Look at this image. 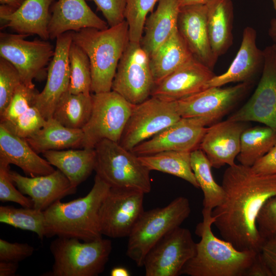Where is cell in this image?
Masks as SVG:
<instances>
[{
  "instance_id": "cell-28",
  "label": "cell",
  "mask_w": 276,
  "mask_h": 276,
  "mask_svg": "<svg viewBox=\"0 0 276 276\" xmlns=\"http://www.w3.org/2000/svg\"><path fill=\"white\" fill-rule=\"evenodd\" d=\"M45 159L61 171L74 187L85 181L95 170V149L49 150L42 153Z\"/></svg>"
},
{
  "instance_id": "cell-19",
  "label": "cell",
  "mask_w": 276,
  "mask_h": 276,
  "mask_svg": "<svg viewBox=\"0 0 276 276\" xmlns=\"http://www.w3.org/2000/svg\"><path fill=\"white\" fill-rule=\"evenodd\" d=\"M245 122L228 119L208 127L199 148L206 155L212 167L220 168L235 164L240 148V138L246 128Z\"/></svg>"
},
{
  "instance_id": "cell-43",
  "label": "cell",
  "mask_w": 276,
  "mask_h": 276,
  "mask_svg": "<svg viewBox=\"0 0 276 276\" xmlns=\"http://www.w3.org/2000/svg\"><path fill=\"white\" fill-rule=\"evenodd\" d=\"M102 12L109 27L116 26L125 20L126 0H89Z\"/></svg>"
},
{
  "instance_id": "cell-20",
  "label": "cell",
  "mask_w": 276,
  "mask_h": 276,
  "mask_svg": "<svg viewBox=\"0 0 276 276\" xmlns=\"http://www.w3.org/2000/svg\"><path fill=\"white\" fill-rule=\"evenodd\" d=\"M9 174L17 189L29 196L33 208L39 211H44L56 201L77 191V188L58 169L49 174L35 177L24 176L10 170Z\"/></svg>"
},
{
  "instance_id": "cell-16",
  "label": "cell",
  "mask_w": 276,
  "mask_h": 276,
  "mask_svg": "<svg viewBox=\"0 0 276 276\" xmlns=\"http://www.w3.org/2000/svg\"><path fill=\"white\" fill-rule=\"evenodd\" d=\"M72 32L56 38L54 54L48 66L45 85L35 97L34 106L46 120L53 118L57 103L68 91L70 81L68 53L73 42Z\"/></svg>"
},
{
  "instance_id": "cell-44",
  "label": "cell",
  "mask_w": 276,
  "mask_h": 276,
  "mask_svg": "<svg viewBox=\"0 0 276 276\" xmlns=\"http://www.w3.org/2000/svg\"><path fill=\"white\" fill-rule=\"evenodd\" d=\"M34 250L28 243H11L0 239V261L19 262L31 256Z\"/></svg>"
},
{
  "instance_id": "cell-17",
  "label": "cell",
  "mask_w": 276,
  "mask_h": 276,
  "mask_svg": "<svg viewBox=\"0 0 276 276\" xmlns=\"http://www.w3.org/2000/svg\"><path fill=\"white\" fill-rule=\"evenodd\" d=\"M205 126L200 119L181 118L170 127L138 144L131 151L137 156L166 151L191 152L199 148L208 129Z\"/></svg>"
},
{
  "instance_id": "cell-51",
  "label": "cell",
  "mask_w": 276,
  "mask_h": 276,
  "mask_svg": "<svg viewBox=\"0 0 276 276\" xmlns=\"http://www.w3.org/2000/svg\"><path fill=\"white\" fill-rule=\"evenodd\" d=\"M180 7L193 5H205L210 0H178Z\"/></svg>"
},
{
  "instance_id": "cell-42",
  "label": "cell",
  "mask_w": 276,
  "mask_h": 276,
  "mask_svg": "<svg viewBox=\"0 0 276 276\" xmlns=\"http://www.w3.org/2000/svg\"><path fill=\"white\" fill-rule=\"evenodd\" d=\"M257 226L265 241L276 237V195L269 198L262 207L257 218Z\"/></svg>"
},
{
  "instance_id": "cell-26",
  "label": "cell",
  "mask_w": 276,
  "mask_h": 276,
  "mask_svg": "<svg viewBox=\"0 0 276 276\" xmlns=\"http://www.w3.org/2000/svg\"><path fill=\"white\" fill-rule=\"evenodd\" d=\"M156 10L146 19L140 43L150 57L177 29L178 0H159Z\"/></svg>"
},
{
  "instance_id": "cell-10",
  "label": "cell",
  "mask_w": 276,
  "mask_h": 276,
  "mask_svg": "<svg viewBox=\"0 0 276 276\" xmlns=\"http://www.w3.org/2000/svg\"><path fill=\"white\" fill-rule=\"evenodd\" d=\"M181 118L175 101L150 97L134 105L119 143L131 151Z\"/></svg>"
},
{
  "instance_id": "cell-13",
  "label": "cell",
  "mask_w": 276,
  "mask_h": 276,
  "mask_svg": "<svg viewBox=\"0 0 276 276\" xmlns=\"http://www.w3.org/2000/svg\"><path fill=\"white\" fill-rule=\"evenodd\" d=\"M144 193L110 188L99 211L102 235L113 238L128 237L144 212Z\"/></svg>"
},
{
  "instance_id": "cell-40",
  "label": "cell",
  "mask_w": 276,
  "mask_h": 276,
  "mask_svg": "<svg viewBox=\"0 0 276 276\" xmlns=\"http://www.w3.org/2000/svg\"><path fill=\"white\" fill-rule=\"evenodd\" d=\"M22 83L19 74L13 65L0 58V114L11 100L15 90Z\"/></svg>"
},
{
  "instance_id": "cell-3",
  "label": "cell",
  "mask_w": 276,
  "mask_h": 276,
  "mask_svg": "<svg viewBox=\"0 0 276 276\" xmlns=\"http://www.w3.org/2000/svg\"><path fill=\"white\" fill-rule=\"evenodd\" d=\"M212 211L202 209V221L195 233L201 239L195 255L184 265L180 274L190 276H245L257 253L237 249L231 242L215 236Z\"/></svg>"
},
{
  "instance_id": "cell-22",
  "label": "cell",
  "mask_w": 276,
  "mask_h": 276,
  "mask_svg": "<svg viewBox=\"0 0 276 276\" xmlns=\"http://www.w3.org/2000/svg\"><path fill=\"white\" fill-rule=\"evenodd\" d=\"M256 38V31L251 27H246L239 49L227 70L215 75L208 82L206 88L221 87L232 82H250L262 70L264 62V51L257 47Z\"/></svg>"
},
{
  "instance_id": "cell-9",
  "label": "cell",
  "mask_w": 276,
  "mask_h": 276,
  "mask_svg": "<svg viewBox=\"0 0 276 276\" xmlns=\"http://www.w3.org/2000/svg\"><path fill=\"white\" fill-rule=\"evenodd\" d=\"M27 36L1 32L0 57L16 68L23 84L35 87L34 79L42 80L47 77V66L54 56L55 48L47 40H27Z\"/></svg>"
},
{
  "instance_id": "cell-29",
  "label": "cell",
  "mask_w": 276,
  "mask_h": 276,
  "mask_svg": "<svg viewBox=\"0 0 276 276\" xmlns=\"http://www.w3.org/2000/svg\"><path fill=\"white\" fill-rule=\"evenodd\" d=\"M193 57L177 29L150 57L155 85Z\"/></svg>"
},
{
  "instance_id": "cell-6",
  "label": "cell",
  "mask_w": 276,
  "mask_h": 276,
  "mask_svg": "<svg viewBox=\"0 0 276 276\" xmlns=\"http://www.w3.org/2000/svg\"><path fill=\"white\" fill-rule=\"evenodd\" d=\"M74 238L57 237L51 243L53 256L50 276H96L104 270L112 250L110 240L102 238L81 242Z\"/></svg>"
},
{
  "instance_id": "cell-33",
  "label": "cell",
  "mask_w": 276,
  "mask_h": 276,
  "mask_svg": "<svg viewBox=\"0 0 276 276\" xmlns=\"http://www.w3.org/2000/svg\"><path fill=\"white\" fill-rule=\"evenodd\" d=\"M276 143V131L267 126L246 128L240 138L237 157L240 164L251 167Z\"/></svg>"
},
{
  "instance_id": "cell-1",
  "label": "cell",
  "mask_w": 276,
  "mask_h": 276,
  "mask_svg": "<svg viewBox=\"0 0 276 276\" xmlns=\"http://www.w3.org/2000/svg\"><path fill=\"white\" fill-rule=\"evenodd\" d=\"M222 186L225 198L212 211L213 224L237 249L260 251L265 240L257 218L265 202L276 195V173H257L251 167L235 163L225 170Z\"/></svg>"
},
{
  "instance_id": "cell-12",
  "label": "cell",
  "mask_w": 276,
  "mask_h": 276,
  "mask_svg": "<svg viewBox=\"0 0 276 276\" xmlns=\"http://www.w3.org/2000/svg\"><path fill=\"white\" fill-rule=\"evenodd\" d=\"M196 243L190 230L178 227L165 235L147 254L146 276H178L195 254Z\"/></svg>"
},
{
  "instance_id": "cell-8",
  "label": "cell",
  "mask_w": 276,
  "mask_h": 276,
  "mask_svg": "<svg viewBox=\"0 0 276 276\" xmlns=\"http://www.w3.org/2000/svg\"><path fill=\"white\" fill-rule=\"evenodd\" d=\"M91 97L92 110L82 129L81 148L94 149L103 140L119 143L134 105L112 90Z\"/></svg>"
},
{
  "instance_id": "cell-38",
  "label": "cell",
  "mask_w": 276,
  "mask_h": 276,
  "mask_svg": "<svg viewBox=\"0 0 276 276\" xmlns=\"http://www.w3.org/2000/svg\"><path fill=\"white\" fill-rule=\"evenodd\" d=\"M46 120L39 110L32 106L15 120L0 124L13 134L26 139L37 133L44 126Z\"/></svg>"
},
{
  "instance_id": "cell-4",
  "label": "cell",
  "mask_w": 276,
  "mask_h": 276,
  "mask_svg": "<svg viewBox=\"0 0 276 276\" xmlns=\"http://www.w3.org/2000/svg\"><path fill=\"white\" fill-rule=\"evenodd\" d=\"M72 40L89 59L91 93L111 90L119 62L129 42L126 20L104 30L88 28L72 32Z\"/></svg>"
},
{
  "instance_id": "cell-41",
  "label": "cell",
  "mask_w": 276,
  "mask_h": 276,
  "mask_svg": "<svg viewBox=\"0 0 276 276\" xmlns=\"http://www.w3.org/2000/svg\"><path fill=\"white\" fill-rule=\"evenodd\" d=\"M9 165L0 162V201L16 202L21 206L33 208V201L14 187L9 174Z\"/></svg>"
},
{
  "instance_id": "cell-36",
  "label": "cell",
  "mask_w": 276,
  "mask_h": 276,
  "mask_svg": "<svg viewBox=\"0 0 276 276\" xmlns=\"http://www.w3.org/2000/svg\"><path fill=\"white\" fill-rule=\"evenodd\" d=\"M70 81L68 91L73 94L91 93L90 64L86 53L72 42L68 53Z\"/></svg>"
},
{
  "instance_id": "cell-39",
  "label": "cell",
  "mask_w": 276,
  "mask_h": 276,
  "mask_svg": "<svg viewBox=\"0 0 276 276\" xmlns=\"http://www.w3.org/2000/svg\"><path fill=\"white\" fill-rule=\"evenodd\" d=\"M38 93L35 87L28 86L21 83L7 108L0 114L1 123L15 120L31 106H34L35 97Z\"/></svg>"
},
{
  "instance_id": "cell-45",
  "label": "cell",
  "mask_w": 276,
  "mask_h": 276,
  "mask_svg": "<svg viewBox=\"0 0 276 276\" xmlns=\"http://www.w3.org/2000/svg\"><path fill=\"white\" fill-rule=\"evenodd\" d=\"M251 167L252 170L257 173L264 174L276 173V143L265 155Z\"/></svg>"
},
{
  "instance_id": "cell-21",
  "label": "cell",
  "mask_w": 276,
  "mask_h": 276,
  "mask_svg": "<svg viewBox=\"0 0 276 276\" xmlns=\"http://www.w3.org/2000/svg\"><path fill=\"white\" fill-rule=\"evenodd\" d=\"M206 14V4L180 7L177 30L194 57L213 70L218 59L211 46Z\"/></svg>"
},
{
  "instance_id": "cell-31",
  "label": "cell",
  "mask_w": 276,
  "mask_h": 276,
  "mask_svg": "<svg viewBox=\"0 0 276 276\" xmlns=\"http://www.w3.org/2000/svg\"><path fill=\"white\" fill-rule=\"evenodd\" d=\"M190 156V152L166 151L138 158L150 171L155 170L174 175L199 188L191 168Z\"/></svg>"
},
{
  "instance_id": "cell-50",
  "label": "cell",
  "mask_w": 276,
  "mask_h": 276,
  "mask_svg": "<svg viewBox=\"0 0 276 276\" xmlns=\"http://www.w3.org/2000/svg\"><path fill=\"white\" fill-rule=\"evenodd\" d=\"M273 5V7L276 12V0H271ZM269 36L276 44V18H272L270 23V27L268 31Z\"/></svg>"
},
{
  "instance_id": "cell-15",
  "label": "cell",
  "mask_w": 276,
  "mask_h": 276,
  "mask_svg": "<svg viewBox=\"0 0 276 276\" xmlns=\"http://www.w3.org/2000/svg\"><path fill=\"white\" fill-rule=\"evenodd\" d=\"M263 51L264 65L256 89L249 100L227 119L259 122L276 131V51L272 45Z\"/></svg>"
},
{
  "instance_id": "cell-23",
  "label": "cell",
  "mask_w": 276,
  "mask_h": 276,
  "mask_svg": "<svg viewBox=\"0 0 276 276\" xmlns=\"http://www.w3.org/2000/svg\"><path fill=\"white\" fill-rule=\"evenodd\" d=\"M49 26L50 39H56L67 32L84 28L106 29L107 22L100 18L85 0H58L52 6Z\"/></svg>"
},
{
  "instance_id": "cell-25",
  "label": "cell",
  "mask_w": 276,
  "mask_h": 276,
  "mask_svg": "<svg viewBox=\"0 0 276 276\" xmlns=\"http://www.w3.org/2000/svg\"><path fill=\"white\" fill-rule=\"evenodd\" d=\"M0 162L13 164L30 177L49 174L55 170L39 156L25 139L20 137L0 124Z\"/></svg>"
},
{
  "instance_id": "cell-48",
  "label": "cell",
  "mask_w": 276,
  "mask_h": 276,
  "mask_svg": "<svg viewBox=\"0 0 276 276\" xmlns=\"http://www.w3.org/2000/svg\"><path fill=\"white\" fill-rule=\"evenodd\" d=\"M18 268V262L0 261V276L14 275Z\"/></svg>"
},
{
  "instance_id": "cell-2",
  "label": "cell",
  "mask_w": 276,
  "mask_h": 276,
  "mask_svg": "<svg viewBox=\"0 0 276 276\" xmlns=\"http://www.w3.org/2000/svg\"><path fill=\"white\" fill-rule=\"evenodd\" d=\"M110 187L96 175L94 184L85 196L67 202L57 200L43 212L45 237L74 238L84 242L102 238L99 211Z\"/></svg>"
},
{
  "instance_id": "cell-32",
  "label": "cell",
  "mask_w": 276,
  "mask_h": 276,
  "mask_svg": "<svg viewBox=\"0 0 276 276\" xmlns=\"http://www.w3.org/2000/svg\"><path fill=\"white\" fill-rule=\"evenodd\" d=\"M191 166L199 188L203 194V209L212 211L223 201L225 193L222 186L215 180L212 166L199 148L191 152Z\"/></svg>"
},
{
  "instance_id": "cell-14",
  "label": "cell",
  "mask_w": 276,
  "mask_h": 276,
  "mask_svg": "<svg viewBox=\"0 0 276 276\" xmlns=\"http://www.w3.org/2000/svg\"><path fill=\"white\" fill-rule=\"evenodd\" d=\"M250 85V82H244L226 88L210 87L176 101V107L181 118L200 119L205 126L214 124L233 108Z\"/></svg>"
},
{
  "instance_id": "cell-30",
  "label": "cell",
  "mask_w": 276,
  "mask_h": 276,
  "mask_svg": "<svg viewBox=\"0 0 276 276\" xmlns=\"http://www.w3.org/2000/svg\"><path fill=\"white\" fill-rule=\"evenodd\" d=\"M82 139V129L66 127L51 118L46 120L37 133L26 140L38 154L49 150L81 148Z\"/></svg>"
},
{
  "instance_id": "cell-49",
  "label": "cell",
  "mask_w": 276,
  "mask_h": 276,
  "mask_svg": "<svg viewBox=\"0 0 276 276\" xmlns=\"http://www.w3.org/2000/svg\"><path fill=\"white\" fill-rule=\"evenodd\" d=\"M26 0H0L1 5L6 6L11 8L13 12L18 9Z\"/></svg>"
},
{
  "instance_id": "cell-18",
  "label": "cell",
  "mask_w": 276,
  "mask_h": 276,
  "mask_svg": "<svg viewBox=\"0 0 276 276\" xmlns=\"http://www.w3.org/2000/svg\"><path fill=\"white\" fill-rule=\"evenodd\" d=\"M215 75L212 69L193 57L156 84L151 97L170 102L179 100L206 88Z\"/></svg>"
},
{
  "instance_id": "cell-27",
  "label": "cell",
  "mask_w": 276,
  "mask_h": 276,
  "mask_svg": "<svg viewBox=\"0 0 276 276\" xmlns=\"http://www.w3.org/2000/svg\"><path fill=\"white\" fill-rule=\"evenodd\" d=\"M206 5L210 42L213 53L218 59L233 44V3L232 0H210Z\"/></svg>"
},
{
  "instance_id": "cell-37",
  "label": "cell",
  "mask_w": 276,
  "mask_h": 276,
  "mask_svg": "<svg viewBox=\"0 0 276 276\" xmlns=\"http://www.w3.org/2000/svg\"><path fill=\"white\" fill-rule=\"evenodd\" d=\"M125 17L129 28V41L140 42L147 15L159 0H126Z\"/></svg>"
},
{
  "instance_id": "cell-7",
  "label": "cell",
  "mask_w": 276,
  "mask_h": 276,
  "mask_svg": "<svg viewBox=\"0 0 276 276\" xmlns=\"http://www.w3.org/2000/svg\"><path fill=\"white\" fill-rule=\"evenodd\" d=\"M96 175L110 188L149 193L151 190L150 171L138 156L119 143L103 140L95 147Z\"/></svg>"
},
{
  "instance_id": "cell-53",
  "label": "cell",
  "mask_w": 276,
  "mask_h": 276,
  "mask_svg": "<svg viewBox=\"0 0 276 276\" xmlns=\"http://www.w3.org/2000/svg\"><path fill=\"white\" fill-rule=\"evenodd\" d=\"M272 45H273V48H274V49L276 51V44H273Z\"/></svg>"
},
{
  "instance_id": "cell-11",
  "label": "cell",
  "mask_w": 276,
  "mask_h": 276,
  "mask_svg": "<svg viewBox=\"0 0 276 276\" xmlns=\"http://www.w3.org/2000/svg\"><path fill=\"white\" fill-rule=\"evenodd\" d=\"M155 85L150 56L140 42H128L117 66L111 90L133 105L151 97Z\"/></svg>"
},
{
  "instance_id": "cell-35",
  "label": "cell",
  "mask_w": 276,
  "mask_h": 276,
  "mask_svg": "<svg viewBox=\"0 0 276 276\" xmlns=\"http://www.w3.org/2000/svg\"><path fill=\"white\" fill-rule=\"evenodd\" d=\"M0 222L15 228L33 232L41 240L45 237L44 212L34 208L22 206L17 208L1 205Z\"/></svg>"
},
{
  "instance_id": "cell-52",
  "label": "cell",
  "mask_w": 276,
  "mask_h": 276,
  "mask_svg": "<svg viewBox=\"0 0 276 276\" xmlns=\"http://www.w3.org/2000/svg\"><path fill=\"white\" fill-rule=\"evenodd\" d=\"M111 276H129L130 273L128 270L123 267H116L110 271Z\"/></svg>"
},
{
  "instance_id": "cell-46",
  "label": "cell",
  "mask_w": 276,
  "mask_h": 276,
  "mask_svg": "<svg viewBox=\"0 0 276 276\" xmlns=\"http://www.w3.org/2000/svg\"><path fill=\"white\" fill-rule=\"evenodd\" d=\"M260 252L272 276H276V237L265 240Z\"/></svg>"
},
{
  "instance_id": "cell-5",
  "label": "cell",
  "mask_w": 276,
  "mask_h": 276,
  "mask_svg": "<svg viewBox=\"0 0 276 276\" xmlns=\"http://www.w3.org/2000/svg\"><path fill=\"white\" fill-rule=\"evenodd\" d=\"M188 199L179 196L167 206L144 211L128 236L126 255L143 266L148 252L167 233L180 226L191 213Z\"/></svg>"
},
{
  "instance_id": "cell-24",
  "label": "cell",
  "mask_w": 276,
  "mask_h": 276,
  "mask_svg": "<svg viewBox=\"0 0 276 276\" xmlns=\"http://www.w3.org/2000/svg\"><path fill=\"white\" fill-rule=\"evenodd\" d=\"M55 1L26 0L14 12L0 14L1 28H10L18 34L37 35L41 39L48 40L51 9Z\"/></svg>"
},
{
  "instance_id": "cell-34",
  "label": "cell",
  "mask_w": 276,
  "mask_h": 276,
  "mask_svg": "<svg viewBox=\"0 0 276 276\" xmlns=\"http://www.w3.org/2000/svg\"><path fill=\"white\" fill-rule=\"evenodd\" d=\"M92 107L91 94H73L67 91L57 103L53 118L66 127L82 129L89 119Z\"/></svg>"
},
{
  "instance_id": "cell-47",
  "label": "cell",
  "mask_w": 276,
  "mask_h": 276,
  "mask_svg": "<svg viewBox=\"0 0 276 276\" xmlns=\"http://www.w3.org/2000/svg\"><path fill=\"white\" fill-rule=\"evenodd\" d=\"M245 276H272L260 251L257 253Z\"/></svg>"
}]
</instances>
